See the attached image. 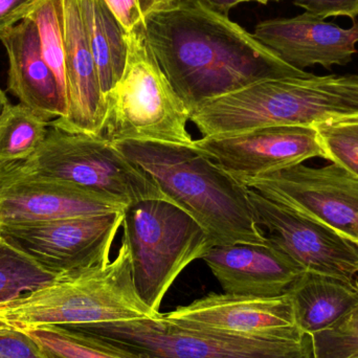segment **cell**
I'll return each mask as SVG.
<instances>
[{
	"label": "cell",
	"instance_id": "1",
	"mask_svg": "<svg viewBox=\"0 0 358 358\" xmlns=\"http://www.w3.org/2000/svg\"><path fill=\"white\" fill-rule=\"evenodd\" d=\"M147 44L189 113L266 80L309 77L198 0H167L144 21Z\"/></svg>",
	"mask_w": 358,
	"mask_h": 358
},
{
	"label": "cell",
	"instance_id": "2",
	"mask_svg": "<svg viewBox=\"0 0 358 358\" xmlns=\"http://www.w3.org/2000/svg\"><path fill=\"white\" fill-rule=\"evenodd\" d=\"M113 144L155 181L168 201L201 225L215 245L266 242L248 187L193 145L143 141Z\"/></svg>",
	"mask_w": 358,
	"mask_h": 358
},
{
	"label": "cell",
	"instance_id": "3",
	"mask_svg": "<svg viewBox=\"0 0 358 358\" xmlns=\"http://www.w3.org/2000/svg\"><path fill=\"white\" fill-rule=\"evenodd\" d=\"M358 117V75L266 80L206 101L189 113L202 138L275 126H315Z\"/></svg>",
	"mask_w": 358,
	"mask_h": 358
},
{
	"label": "cell",
	"instance_id": "4",
	"mask_svg": "<svg viewBox=\"0 0 358 358\" xmlns=\"http://www.w3.org/2000/svg\"><path fill=\"white\" fill-rule=\"evenodd\" d=\"M157 315L136 292L124 241L107 264L57 278L36 292L0 305V317L16 328L110 323Z\"/></svg>",
	"mask_w": 358,
	"mask_h": 358
},
{
	"label": "cell",
	"instance_id": "5",
	"mask_svg": "<svg viewBox=\"0 0 358 358\" xmlns=\"http://www.w3.org/2000/svg\"><path fill=\"white\" fill-rule=\"evenodd\" d=\"M129 34L123 76L104 96L102 136L125 141L192 145L189 113L170 84L146 42L144 23Z\"/></svg>",
	"mask_w": 358,
	"mask_h": 358
},
{
	"label": "cell",
	"instance_id": "6",
	"mask_svg": "<svg viewBox=\"0 0 358 358\" xmlns=\"http://www.w3.org/2000/svg\"><path fill=\"white\" fill-rule=\"evenodd\" d=\"M122 227L134 287L155 313H159L166 294L183 269L215 245L201 225L165 199L128 204Z\"/></svg>",
	"mask_w": 358,
	"mask_h": 358
},
{
	"label": "cell",
	"instance_id": "7",
	"mask_svg": "<svg viewBox=\"0 0 358 358\" xmlns=\"http://www.w3.org/2000/svg\"><path fill=\"white\" fill-rule=\"evenodd\" d=\"M66 327L157 358H315L313 336L259 338L170 321L149 319Z\"/></svg>",
	"mask_w": 358,
	"mask_h": 358
},
{
	"label": "cell",
	"instance_id": "8",
	"mask_svg": "<svg viewBox=\"0 0 358 358\" xmlns=\"http://www.w3.org/2000/svg\"><path fill=\"white\" fill-rule=\"evenodd\" d=\"M20 163L31 173L71 183L126 206L145 199L167 200L155 181L103 136L50 125L39 148Z\"/></svg>",
	"mask_w": 358,
	"mask_h": 358
},
{
	"label": "cell",
	"instance_id": "9",
	"mask_svg": "<svg viewBox=\"0 0 358 358\" xmlns=\"http://www.w3.org/2000/svg\"><path fill=\"white\" fill-rule=\"evenodd\" d=\"M124 210L94 216L0 224V237L48 273L62 277L110 262Z\"/></svg>",
	"mask_w": 358,
	"mask_h": 358
},
{
	"label": "cell",
	"instance_id": "10",
	"mask_svg": "<svg viewBox=\"0 0 358 358\" xmlns=\"http://www.w3.org/2000/svg\"><path fill=\"white\" fill-rule=\"evenodd\" d=\"M268 199L322 223L358 246V176L336 164H303L239 180Z\"/></svg>",
	"mask_w": 358,
	"mask_h": 358
},
{
	"label": "cell",
	"instance_id": "11",
	"mask_svg": "<svg viewBox=\"0 0 358 358\" xmlns=\"http://www.w3.org/2000/svg\"><path fill=\"white\" fill-rule=\"evenodd\" d=\"M257 222L275 248L306 271L352 281L358 246L329 227L248 189Z\"/></svg>",
	"mask_w": 358,
	"mask_h": 358
},
{
	"label": "cell",
	"instance_id": "12",
	"mask_svg": "<svg viewBox=\"0 0 358 358\" xmlns=\"http://www.w3.org/2000/svg\"><path fill=\"white\" fill-rule=\"evenodd\" d=\"M192 145L238 180L273 173L313 157L324 159L317 129L311 126L258 128L206 136Z\"/></svg>",
	"mask_w": 358,
	"mask_h": 358
},
{
	"label": "cell",
	"instance_id": "13",
	"mask_svg": "<svg viewBox=\"0 0 358 358\" xmlns=\"http://www.w3.org/2000/svg\"><path fill=\"white\" fill-rule=\"evenodd\" d=\"M126 206L71 183L31 173L20 162L0 165V224L109 214Z\"/></svg>",
	"mask_w": 358,
	"mask_h": 358
},
{
	"label": "cell",
	"instance_id": "14",
	"mask_svg": "<svg viewBox=\"0 0 358 358\" xmlns=\"http://www.w3.org/2000/svg\"><path fill=\"white\" fill-rule=\"evenodd\" d=\"M185 325L259 338H300L289 296L277 298L210 294L191 304L163 313Z\"/></svg>",
	"mask_w": 358,
	"mask_h": 358
},
{
	"label": "cell",
	"instance_id": "15",
	"mask_svg": "<svg viewBox=\"0 0 358 358\" xmlns=\"http://www.w3.org/2000/svg\"><path fill=\"white\" fill-rule=\"evenodd\" d=\"M252 36L300 71L315 65L331 69L349 64L357 54L358 21L350 29H342L305 12L292 18L263 21Z\"/></svg>",
	"mask_w": 358,
	"mask_h": 358
},
{
	"label": "cell",
	"instance_id": "16",
	"mask_svg": "<svg viewBox=\"0 0 358 358\" xmlns=\"http://www.w3.org/2000/svg\"><path fill=\"white\" fill-rule=\"evenodd\" d=\"M224 294L277 298L305 273L268 240L264 243L214 245L202 256Z\"/></svg>",
	"mask_w": 358,
	"mask_h": 358
},
{
	"label": "cell",
	"instance_id": "17",
	"mask_svg": "<svg viewBox=\"0 0 358 358\" xmlns=\"http://www.w3.org/2000/svg\"><path fill=\"white\" fill-rule=\"evenodd\" d=\"M67 111L50 126L71 132L102 136L105 99L88 44L78 0H64Z\"/></svg>",
	"mask_w": 358,
	"mask_h": 358
},
{
	"label": "cell",
	"instance_id": "18",
	"mask_svg": "<svg viewBox=\"0 0 358 358\" xmlns=\"http://www.w3.org/2000/svg\"><path fill=\"white\" fill-rule=\"evenodd\" d=\"M8 58V90L48 122L64 117L67 103L40 48L35 22L24 19L0 33Z\"/></svg>",
	"mask_w": 358,
	"mask_h": 358
},
{
	"label": "cell",
	"instance_id": "19",
	"mask_svg": "<svg viewBox=\"0 0 358 358\" xmlns=\"http://www.w3.org/2000/svg\"><path fill=\"white\" fill-rule=\"evenodd\" d=\"M296 326L306 334L331 329L358 307V281L305 271L288 292Z\"/></svg>",
	"mask_w": 358,
	"mask_h": 358
},
{
	"label": "cell",
	"instance_id": "20",
	"mask_svg": "<svg viewBox=\"0 0 358 358\" xmlns=\"http://www.w3.org/2000/svg\"><path fill=\"white\" fill-rule=\"evenodd\" d=\"M78 2L105 96L123 76L129 52V34L104 0H78Z\"/></svg>",
	"mask_w": 358,
	"mask_h": 358
},
{
	"label": "cell",
	"instance_id": "21",
	"mask_svg": "<svg viewBox=\"0 0 358 358\" xmlns=\"http://www.w3.org/2000/svg\"><path fill=\"white\" fill-rule=\"evenodd\" d=\"M39 346L45 358H157L66 326L19 328Z\"/></svg>",
	"mask_w": 358,
	"mask_h": 358
},
{
	"label": "cell",
	"instance_id": "22",
	"mask_svg": "<svg viewBox=\"0 0 358 358\" xmlns=\"http://www.w3.org/2000/svg\"><path fill=\"white\" fill-rule=\"evenodd\" d=\"M50 122L25 105H4L0 111V165L23 162L39 148Z\"/></svg>",
	"mask_w": 358,
	"mask_h": 358
},
{
	"label": "cell",
	"instance_id": "23",
	"mask_svg": "<svg viewBox=\"0 0 358 358\" xmlns=\"http://www.w3.org/2000/svg\"><path fill=\"white\" fill-rule=\"evenodd\" d=\"M57 278L0 237V305L36 292Z\"/></svg>",
	"mask_w": 358,
	"mask_h": 358
},
{
	"label": "cell",
	"instance_id": "24",
	"mask_svg": "<svg viewBox=\"0 0 358 358\" xmlns=\"http://www.w3.org/2000/svg\"><path fill=\"white\" fill-rule=\"evenodd\" d=\"M27 18L37 27L42 56L54 73L67 103L64 0H43Z\"/></svg>",
	"mask_w": 358,
	"mask_h": 358
},
{
	"label": "cell",
	"instance_id": "25",
	"mask_svg": "<svg viewBox=\"0 0 358 358\" xmlns=\"http://www.w3.org/2000/svg\"><path fill=\"white\" fill-rule=\"evenodd\" d=\"M324 159L358 176V117L315 126Z\"/></svg>",
	"mask_w": 358,
	"mask_h": 358
},
{
	"label": "cell",
	"instance_id": "26",
	"mask_svg": "<svg viewBox=\"0 0 358 358\" xmlns=\"http://www.w3.org/2000/svg\"><path fill=\"white\" fill-rule=\"evenodd\" d=\"M315 358H358V326L340 323L313 334Z\"/></svg>",
	"mask_w": 358,
	"mask_h": 358
},
{
	"label": "cell",
	"instance_id": "27",
	"mask_svg": "<svg viewBox=\"0 0 358 358\" xmlns=\"http://www.w3.org/2000/svg\"><path fill=\"white\" fill-rule=\"evenodd\" d=\"M167 0H104L127 33L144 23L146 17Z\"/></svg>",
	"mask_w": 358,
	"mask_h": 358
},
{
	"label": "cell",
	"instance_id": "28",
	"mask_svg": "<svg viewBox=\"0 0 358 358\" xmlns=\"http://www.w3.org/2000/svg\"><path fill=\"white\" fill-rule=\"evenodd\" d=\"M0 358H45L37 343L23 330H0Z\"/></svg>",
	"mask_w": 358,
	"mask_h": 358
},
{
	"label": "cell",
	"instance_id": "29",
	"mask_svg": "<svg viewBox=\"0 0 358 358\" xmlns=\"http://www.w3.org/2000/svg\"><path fill=\"white\" fill-rule=\"evenodd\" d=\"M294 6L305 12L326 19L329 17H348L355 21L358 17V0H292Z\"/></svg>",
	"mask_w": 358,
	"mask_h": 358
},
{
	"label": "cell",
	"instance_id": "30",
	"mask_svg": "<svg viewBox=\"0 0 358 358\" xmlns=\"http://www.w3.org/2000/svg\"><path fill=\"white\" fill-rule=\"evenodd\" d=\"M43 0H0V33L27 19Z\"/></svg>",
	"mask_w": 358,
	"mask_h": 358
},
{
	"label": "cell",
	"instance_id": "31",
	"mask_svg": "<svg viewBox=\"0 0 358 358\" xmlns=\"http://www.w3.org/2000/svg\"><path fill=\"white\" fill-rule=\"evenodd\" d=\"M203 6L218 14L229 17V12L241 2L252 1V0H198Z\"/></svg>",
	"mask_w": 358,
	"mask_h": 358
},
{
	"label": "cell",
	"instance_id": "32",
	"mask_svg": "<svg viewBox=\"0 0 358 358\" xmlns=\"http://www.w3.org/2000/svg\"><path fill=\"white\" fill-rule=\"evenodd\" d=\"M342 322L343 323L350 324V325L358 326V307L357 309H355V310H353L348 317H345ZM342 322H341V323H342Z\"/></svg>",
	"mask_w": 358,
	"mask_h": 358
},
{
	"label": "cell",
	"instance_id": "33",
	"mask_svg": "<svg viewBox=\"0 0 358 358\" xmlns=\"http://www.w3.org/2000/svg\"><path fill=\"white\" fill-rule=\"evenodd\" d=\"M8 102V98H6V94L3 90H0V111L3 108L4 105Z\"/></svg>",
	"mask_w": 358,
	"mask_h": 358
},
{
	"label": "cell",
	"instance_id": "34",
	"mask_svg": "<svg viewBox=\"0 0 358 358\" xmlns=\"http://www.w3.org/2000/svg\"><path fill=\"white\" fill-rule=\"evenodd\" d=\"M13 327H14V326L10 325V323H8V322L4 321L2 317H0V330L10 329V328Z\"/></svg>",
	"mask_w": 358,
	"mask_h": 358
},
{
	"label": "cell",
	"instance_id": "35",
	"mask_svg": "<svg viewBox=\"0 0 358 358\" xmlns=\"http://www.w3.org/2000/svg\"><path fill=\"white\" fill-rule=\"evenodd\" d=\"M252 1H257L259 2V3L266 4L271 1H280V0H252Z\"/></svg>",
	"mask_w": 358,
	"mask_h": 358
}]
</instances>
